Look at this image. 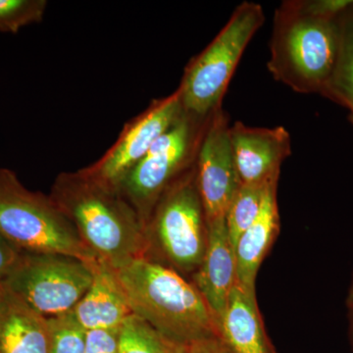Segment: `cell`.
<instances>
[{
    "mask_svg": "<svg viewBox=\"0 0 353 353\" xmlns=\"http://www.w3.org/2000/svg\"><path fill=\"white\" fill-rule=\"evenodd\" d=\"M50 199L73 223L83 243L115 270L148 257L145 221L119 188L90 171L64 174L53 185Z\"/></svg>",
    "mask_w": 353,
    "mask_h": 353,
    "instance_id": "1",
    "label": "cell"
},
{
    "mask_svg": "<svg viewBox=\"0 0 353 353\" xmlns=\"http://www.w3.org/2000/svg\"><path fill=\"white\" fill-rule=\"evenodd\" d=\"M218 336L233 353H277L265 329L256 294L238 283L230 294Z\"/></svg>",
    "mask_w": 353,
    "mask_h": 353,
    "instance_id": "15",
    "label": "cell"
},
{
    "mask_svg": "<svg viewBox=\"0 0 353 353\" xmlns=\"http://www.w3.org/2000/svg\"><path fill=\"white\" fill-rule=\"evenodd\" d=\"M265 20L261 6L245 1L217 37L190 64L179 88L183 111L208 120L219 110L246 46Z\"/></svg>",
    "mask_w": 353,
    "mask_h": 353,
    "instance_id": "5",
    "label": "cell"
},
{
    "mask_svg": "<svg viewBox=\"0 0 353 353\" xmlns=\"http://www.w3.org/2000/svg\"><path fill=\"white\" fill-rule=\"evenodd\" d=\"M118 353H188V345L171 340L132 314L121 326Z\"/></svg>",
    "mask_w": 353,
    "mask_h": 353,
    "instance_id": "18",
    "label": "cell"
},
{
    "mask_svg": "<svg viewBox=\"0 0 353 353\" xmlns=\"http://www.w3.org/2000/svg\"><path fill=\"white\" fill-rule=\"evenodd\" d=\"M350 309V332H352V338L353 341V306L348 307Z\"/></svg>",
    "mask_w": 353,
    "mask_h": 353,
    "instance_id": "26",
    "label": "cell"
},
{
    "mask_svg": "<svg viewBox=\"0 0 353 353\" xmlns=\"http://www.w3.org/2000/svg\"><path fill=\"white\" fill-rule=\"evenodd\" d=\"M338 18L311 13L303 0L283 2L274 15L267 64L274 79L299 94L323 95L338 57Z\"/></svg>",
    "mask_w": 353,
    "mask_h": 353,
    "instance_id": "3",
    "label": "cell"
},
{
    "mask_svg": "<svg viewBox=\"0 0 353 353\" xmlns=\"http://www.w3.org/2000/svg\"><path fill=\"white\" fill-rule=\"evenodd\" d=\"M338 57L324 97L348 109L353 123V0L339 16Z\"/></svg>",
    "mask_w": 353,
    "mask_h": 353,
    "instance_id": "17",
    "label": "cell"
},
{
    "mask_svg": "<svg viewBox=\"0 0 353 353\" xmlns=\"http://www.w3.org/2000/svg\"><path fill=\"white\" fill-rule=\"evenodd\" d=\"M146 234L148 257L154 253L181 275H194L203 259L208 239L196 169L165 190L146 225Z\"/></svg>",
    "mask_w": 353,
    "mask_h": 353,
    "instance_id": "6",
    "label": "cell"
},
{
    "mask_svg": "<svg viewBox=\"0 0 353 353\" xmlns=\"http://www.w3.org/2000/svg\"><path fill=\"white\" fill-rule=\"evenodd\" d=\"M230 134L241 185H265L279 180L283 162L292 154L284 127H250L239 121L230 128Z\"/></svg>",
    "mask_w": 353,
    "mask_h": 353,
    "instance_id": "11",
    "label": "cell"
},
{
    "mask_svg": "<svg viewBox=\"0 0 353 353\" xmlns=\"http://www.w3.org/2000/svg\"><path fill=\"white\" fill-rule=\"evenodd\" d=\"M48 318L0 284V353H48Z\"/></svg>",
    "mask_w": 353,
    "mask_h": 353,
    "instance_id": "16",
    "label": "cell"
},
{
    "mask_svg": "<svg viewBox=\"0 0 353 353\" xmlns=\"http://www.w3.org/2000/svg\"><path fill=\"white\" fill-rule=\"evenodd\" d=\"M50 343L48 353H85V331L72 312L48 318Z\"/></svg>",
    "mask_w": 353,
    "mask_h": 353,
    "instance_id": "21",
    "label": "cell"
},
{
    "mask_svg": "<svg viewBox=\"0 0 353 353\" xmlns=\"http://www.w3.org/2000/svg\"><path fill=\"white\" fill-rule=\"evenodd\" d=\"M132 314L189 347L218 336L214 316L192 282L170 267L141 257L116 269Z\"/></svg>",
    "mask_w": 353,
    "mask_h": 353,
    "instance_id": "2",
    "label": "cell"
},
{
    "mask_svg": "<svg viewBox=\"0 0 353 353\" xmlns=\"http://www.w3.org/2000/svg\"><path fill=\"white\" fill-rule=\"evenodd\" d=\"M347 307H352L353 306V280L350 289L348 290L347 299Z\"/></svg>",
    "mask_w": 353,
    "mask_h": 353,
    "instance_id": "25",
    "label": "cell"
},
{
    "mask_svg": "<svg viewBox=\"0 0 353 353\" xmlns=\"http://www.w3.org/2000/svg\"><path fill=\"white\" fill-rule=\"evenodd\" d=\"M0 234L20 252L99 260L52 199L28 190L8 169H0Z\"/></svg>",
    "mask_w": 353,
    "mask_h": 353,
    "instance_id": "4",
    "label": "cell"
},
{
    "mask_svg": "<svg viewBox=\"0 0 353 353\" xmlns=\"http://www.w3.org/2000/svg\"><path fill=\"white\" fill-rule=\"evenodd\" d=\"M208 226V246L192 282L208 303L219 328L230 294L238 283L236 254L228 234L226 221H213Z\"/></svg>",
    "mask_w": 353,
    "mask_h": 353,
    "instance_id": "12",
    "label": "cell"
},
{
    "mask_svg": "<svg viewBox=\"0 0 353 353\" xmlns=\"http://www.w3.org/2000/svg\"><path fill=\"white\" fill-rule=\"evenodd\" d=\"M268 185V183H267ZM267 185H241L226 214V227L234 248L236 241L256 220Z\"/></svg>",
    "mask_w": 353,
    "mask_h": 353,
    "instance_id": "19",
    "label": "cell"
},
{
    "mask_svg": "<svg viewBox=\"0 0 353 353\" xmlns=\"http://www.w3.org/2000/svg\"><path fill=\"white\" fill-rule=\"evenodd\" d=\"M46 0H0V31L16 34L43 19Z\"/></svg>",
    "mask_w": 353,
    "mask_h": 353,
    "instance_id": "20",
    "label": "cell"
},
{
    "mask_svg": "<svg viewBox=\"0 0 353 353\" xmlns=\"http://www.w3.org/2000/svg\"><path fill=\"white\" fill-rule=\"evenodd\" d=\"M183 111L179 90L157 101L120 139L101 164L90 170L99 180L118 187L127 174L145 157L160 136L182 117Z\"/></svg>",
    "mask_w": 353,
    "mask_h": 353,
    "instance_id": "10",
    "label": "cell"
},
{
    "mask_svg": "<svg viewBox=\"0 0 353 353\" xmlns=\"http://www.w3.org/2000/svg\"><path fill=\"white\" fill-rule=\"evenodd\" d=\"M277 185L278 180L267 185L256 220L241 234L234 245L238 284L250 292H255L260 266L280 231Z\"/></svg>",
    "mask_w": 353,
    "mask_h": 353,
    "instance_id": "14",
    "label": "cell"
},
{
    "mask_svg": "<svg viewBox=\"0 0 353 353\" xmlns=\"http://www.w3.org/2000/svg\"><path fill=\"white\" fill-rule=\"evenodd\" d=\"M209 119L183 113L118 185L146 225L165 190L190 163L192 153L199 152Z\"/></svg>",
    "mask_w": 353,
    "mask_h": 353,
    "instance_id": "8",
    "label": "cell"
},
{
    "mask_svg": "<svg viewBox=\"0 0 353 353\" xmlns=\"http://www.w3.org/2000/svg\"><path fill=\"white\" fill-rule=\"evenodd\" d=\"M188 353H233L220 340L219 336H211L192 343L188 347Z\"/></svg>",
    "mask_w": 353,
    "mask_h": 353,
    "instance_id": "24",
    "label": "cell"
},
{
    "mask_svg": "<svg viewBox=\"0 0 353 353\" xmlns=\"http://www.w3.org/2000/svg\"><path fill=\"white\" fill-rule=\"evenodd\" d=\"M119 329L85 331V353H118Z\"/></svg>",
    "mask_w": 353,
    "mask_h": 353,
    "instance_id": "22",
    "label": "cell"
},
{
    "mask_svg": "<svg viewBox=\"0 0 353 353\" xmlns=\"http://www.w3.org/2000/svg\"><path fill=\"white\" fill-rule=\"evenodd\" d=\"M90 264L69 255L21 252L1 285L39 314L57 317L85 296L92 282Z\"/></svg>",
    "mask_w": 353,
    "mask_h": 353,
    "instance_id": "7",
    "label": "cell"
},
{
    "mask_svg": "<svg viewBox=\"0 0 353 353\" xmlns=\"http://www.w3.org/2000/svg\"><path fill=\"white\" fill-rule=\"evenodd\" d=\"M20 253L0 234V284L12 270Z\"/></svg>",
    "mask_w": 353,
    "mask_h": 353,
    "instance_id": "23",
    "label": "cell"
},
{
    "mask_svg": "<svg viewBox=\"0 0 353 353\" xmlns=\"http://www.w3.org/2000/svg\"><path fill=\"white\" fill-rule=\"evenodd\" d=\"M90 265L92 284L72 314L85 331L119 329L132 312L117 273L101 260Z\"/></svg>",
    "mask_w": 353,
    "mask_h": 353,
    "instance_id": "13",
    "label": "cell"
},
{
    "mask_svg": "<svg viewBox=\"0 0 353 353\" xmlns=\"http://www.w3.org/2000/svg\"><path fill=\"white\" fill-rule=\"evenodd\" d=\"M230 121L222 108L204 131L196 154V183L208 223L226 218L241 183L234 161Z\"/></svg>",
    "mask_w": 353,
    "mask_h": 353,
    "instance_id": "9",
    "label": "cell"
}]
</instances>
